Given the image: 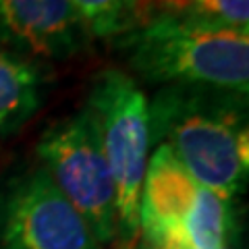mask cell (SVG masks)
I'll return each mask as SVG.
<instances>
[{"mask_svg": "<svg viewBox=\"0 0 249 249\" xmlns=\"http://www.w3.org/2000/svg\"><path fill=\"white\" fill-rule=\"evenodd\" d=\"M150 152L166 147L199 185L237 201L247 183V96L201 85H162L147 100Z\"/></svg>", "mask_w": 249, "mask_h": 249, "instance_id": "6da1fadb", "label": "cell"}, {"mask_svg": "<svg viewBox=\"0 0 249 249\" xmlns=\"http://www.w3.org/2000/svg\"><path fill=\"white\" fill-rule=\"evenodd\" d=\"M114 42L147 83L249 91V31H216L150 15Z\"/></svg>", "mask_w": 249, "mask_h": 249, "instance_id": "7a4b0ae2", "label": "cell"}, {"mask_svg": "<svg viewBox=\"0 0 249 249\" xmlns=\"http://www.w3.org/2000/svg\"><path fill=\"white\" fill-rule=\"evenodd\" d=\"M241 241L237 201L199 185L166 147H152L139 197L137 249H222Z\"/></svg>", "mask_w": 249, "mask_h": 249, "instance_id": "3957f363", "label": "cell"}, {"mask_svg": "<svg viewBox=\"0 0 249 249\" xmlns=\"http://www.w3.org/2000/svg\"><path fill=\"white\" fill-rule=\"evenodd\" d=\"M83 108L89 112L98 131L100 147L114 181V247H137L139 197L150 160L147 96L127 71L106 67L93 77Z\"/></svg>", "mask_w": 249, "mask_h": 249, "instance_id": "277c9868", "label": "cell"}, {"mask_svg": "<svg viewBox=\"0 0 249 249\" xmlns=\"http://www.w3.org/2000/svg\"><path fill=\"white\" fill-rule=\"evenodd\" d=\"M36 162L89 224L104 249L116 241V191L89 112L52 123L36 143Z\"/></svg>", "mask_w": 249, "mask_h": 249, "instance_id": "5b68a950", "label": "cell"}, {"mask_svg": "<svg viewBox=\"0 0 249 249\" xmlns=\"http://www.w3.org/2000/svg\"><path fill=\"white\" fill-rule=\"evenodd\" d=\"M0 249H104L36 160L0 177Z\"/></svg>", "mask_w": 249, "mask_h": 249, "instance_id": "8992f818", "label": "cell"}, {"mask_svg": "<svg viewBox=\"0 0 249 249\" xmlns=\"http://www.w3.org/2000/svg\"><path fill=\"white\" fill-rule=\"evenodd\" d=\"M91 36L69 0H0V48L34 62L71 60Z\"/></svg>", "mask_w": 249, "mask_h": 249, "instance_id": "52a82bcc", "label": "cell"}, {"mask_svg": "<svg viewBox=\"0 0 249 249\" xmlns=\"http://www.w3.org/2000/svg\"><path fill=\"white\" fill-rule=\"evenodd\" d=\"M50 67L0 48V137H11L36 119L48 98Z\"/></svg>", "mask_w": 249, "mask_h": 249, "instance_id": "ba28073f", "label": "cell"}, {"mask_svg": "<svg viewBox=\"0 0 249 249\" xmlns=\"http://www.w3.org/2000/svg\"><path fill=\"white\" fill-rule=\"evenodd\" d=\"M150 15H168L216 31H249V0H154L142 19Z\"/></svg>", "mask_w": 249, "mask_h": 249, "instance_id": "9c48e42d", "label": "cell"}, {"mask_svg": "<svg viewBox=\"0 0 249 249\" xmlns=\"http://www.w3.org/2000/svg\"><path fill=\"white\" fill-rule=\"evenodd\" d=\"M91 37L114 40L142 21L139 0H69Z\"/></svg>", "mask_w": 249, "mask_h": 249, "instance_id": "30bf717a", "label": "cell"}, {"mask_svg": "<svg viewBox=\"0 0 249 249\" xmlns=\"http://www.w3.org/2000/svg\"><path fill=\"white\" fill-rule=\"evenodd\" d=\"M173 249H193V247H173ZM222 249H241V241H235V243H231V245L222 247Z\"/></svg>", "mask_w": 249, "mask_h": 249, "instance_id": "8fae6325", "label": "cell"}, {"mask_svg": "<svg viewBox=\"0 0 249 249\" xmlns=\"http://www.w3.org/2000/svg\"><path fill=\"white\" fill-rule=\"evenodd\" d=\"M150 2H154V0H139V11L143 13V9H145V6L150 4Z\"/></svg>", "mask_w": 249, "mask_h": 249, "instance_id": "7c38bea8", "label": "cell"}, {"mask_svg": "<svg viewBox=\"0 0 249 249\" xmlns=\"http://www.w3.org/2000/svg\"><path fill=\"white\" fill-rule=\"evenodd\" d=\"M114 249H124V247H114ZM129 249H137V247H129Z\"/></svg>", "mask_w": 249, "mask_h": 249, "instance_id": "4fadbf2b", "label": "cell"}]
</instances>
